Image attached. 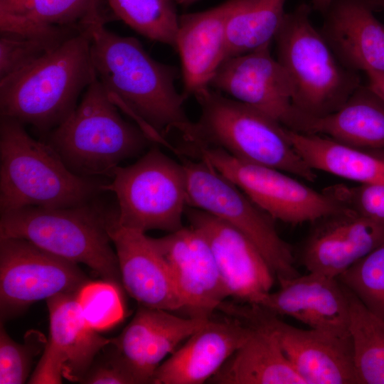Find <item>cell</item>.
<instances>
[{
	"label": "cell",
	"mask_w": 384,
	"mask_h": 384,
	"mask_svg": "<svg viewBox=\"0 0 384 384\" xmlns=\"http://www.w3.org/2000/svg\"><path fill=\"white\" fill-rule=\"evenodd\" d=\"M27 0H0V12H8Z\"/></svg>",
	"instance_id": "cell-38"
},
{
	"label": "cell",
	"mask_w": 384,
	"mask_h": 384,
	"mask_svg": "<svg viewBox=\"0 0 384 384\" xmlns=\"http://www.w3.org/2000/svg\"><path fill=\"white\" fill-rule=\"evenodd\" d=\"M186 215L190 226L207 240L228 296L260 305L276 276L258 248L238 230L203 210L188 206Z\"/></svg>",
	"instance_id": "cell-14"
},
{
	"label": "cell",
	"mask_w": 384,
	"mask_h": 384,
	"mask_svg": "<svg viewBox=\"0 0 384 384\" xmlns=\"http://www.w3.org/2000/svg\"><path fill=\"white\" fill-rule=\"evenodd\" d=\"M91 33H78L33 64L0 80V117L31 125L45 135L63 122L97 78Z\"/></svg>",
	"instance_id": "cell-2"
},
{
	"label": "cell",
	"mask_w": 384,
	"mask_h": 384,
	"mask_svg": "<svg viewBox=\"0 0 384 384\" xmlns=\"http://www.w3.org/2000/svg\"><path fill=\"white\" fill-rule=\"evenodd\" d=\"M312 224L300 253L310 272L337 278L384 241V222L348 209Z\"/></svg>",
	"instance_id": "cell-18"
},
{
	"label": "cell",
	"mask_w": 384,
	"mask_h": 384,
	"mask_svg": "<svg viewBox=\"0 0 384 384\" xmlns=\"http://www.w3.org/2000/svg\"><path fill=\"white\" fill-rule=\"evenodd\" d=\"M369 0H334L321 33L347 68L384 72V24Z\"/></svg>",
	"instance_id": "cell-22"
},
{
	"label": "cell",
	"mask_w": 384,
	"mask_h": 384,
	"mask_svg": "<svg viewBox=\"0 0 384 384\" xmlns=\"http://www.w3.org/2000/svg\"><path fill=\"white\" fill-rule=\"evenodd\" d=\"M121 289L105 280L89 281L76 294V299L87 324L97 331L117 324L124 316Z\"/></svg>",
	"instance_id": "cell-33"
},
{
	"label": "cell",
	"mask_w": 384,
	"mask_h": 384,
	"mask_svg": "<svg viewBox=\"0 0 384 384\" xmlns=\"http://www.w3.org/2000/svg\"><path fill=\"white\" fill-rule=\"evenodd\" d=\"M91 58L97 79L112 102L134 119L153 142L171 147L164 137L178 132L191 140L195 123L184 110L187 98L175 86L179 70L154 59L138 39L99 23L92 28Z\"/></svg>",
	"instance_id": "cell-1"
},
{
	"label": "cell",
	"mask_w": 384,
	"mask_h": 384,
	"mask_svg": "<svg viewBox=\"0 0 384 384\" xmlns=\"http://www.w3.org/2000/svg\"><path fill=\"white\" fill-rule=\"evenodd\" d=\"M86 384H137L111 341L97 355L79 381Z\"/></svg>",
	"instance_id": "cell-36"
},
{
	"label": "cell",
	"mask_w": 384,
	"mask_h": 384,
	"mask_svg": "<svg viewBox=\"0 0 384 384\" xmlns=\"http://www.w3.org/2000/svg\"><path fill=\"white\" fill-rule=\"evenodd\" d=\"M259 306L251 305L245 320L269 327L305 384L357 383L351 336L292 326Z\"/></svg>",
	"instance_id": "cell-15"
},
{
	"label": "cell",
	"mask_w": 384,
	"mask_h": 384,
	"mask_svg": "<svg viewBox=\"0 0 384 384\" xmlns=\"http://www.w3.org/2000/svg\"><path fill=\"white\" fill-rule=\"evenodd\" d=\"M278 281L279 289L268 293L259 306L311 329L351 336L348 299L337 278L308 272Z\"/></svg>",
	"instance_id": "cell-20"
},
{
	"label": "cell",
	"mask_w": 384,
	"mask_h": 384,
	"mask_svg": "<svg viewBox=\"0 0 384 384\" xmlns=\"http://www.w3.org/2000/svg\"><path fill=\"white\" fill-rule=\"evenodd\" d=\"M113 14L144 37L176 48L178 28L174 0H107Z\"/></svg>",
	"instance_id": "cell-30"
},
{
	"label": "cell",
	"mask_w": 384,
	"mask_h": 384,
	"mask_svg": "<svg viewBox=\"0 0 384 384\" xmlns=\"http://www.w3.org/2000/svg\"><path fill=\"white\" fill-rule=\"evenodd\" d=\"M210 318L182 317L174 312L139 306L131 321L111 338L137 384L152 383L154 373L171 354Z\"/></svg>",
	"instance_id": "cell-19"
},
{
	"label": "cell",
	"mask_w": 384,
	"mask_h": 384,
	"mask_svg": "<svg viewBox=\"0 0 384 384\" xmlns=\"http://www.w3.org/2000/svg\"><path fill=\"white\" fill-rule=\"evenodd\" d=\"M186 151L230 179L274 220L294 225L347 210L288 173L241 160L219 147L197 143L187 145Z\"/></svg>",
	"instance_id": "cell-10"
},
{
	"label": "cell",
	"mask_w": 384,
	"mask_h": 384,
	"mask_svg": "<svg viewBox=\"0 0 384 384\" xmlns=\"http://www.w3.org/2000/svg\"><path fill=\"white\" fill-rule=\"evenodd\" d=\"M250 324L235 318L209 319L156 369L154 384H202L248 338Z\"/></svg>",
	"instance_id": "cell-21"
},
{
	"label": "cell",
	"mask_w": 384,
	"mask_h": 384,
	"mask_svg": "<svg viewBox=\"0 0 384 384\" xmlns=\"http://www.w3.org/2000/svg\"><path fill=\"white\" fill-rule=\"evenodd\" d=\"M239 0L179 16L175 49L181 62L183 94L195 95L209 84L225 60L226 28Z\"/></svg>",
	"instance_id": "cell-23"
},
{
	"label": "cell",
	"mask_w": 384,
	"mask_h": 384,
	"mask_svg": "<svg viewBox=\"0 0 384 384\" xmlns=\"http://www.w3.org/2000/svg\"><path fill=\"white\" fill-rule=\"evenodd\" d=\"M346 208L358 215L384 222V184H336L323 191Z\"/></svg>",
	"instance_id": "cell-35"
},
{
	"label": "cell",
	"mask_w": 384,
	"mask_h": 384,
	"mask_svg": "<svg viewBox=\"0 0 384 384\" xmlns=\"http://www.w3.org/2000/svg\"><path fill=\"white\" fill-rule=\"evenodd\" d=\"M311 11L302 4L286 13L274 38L277 60L290 78L293 105L301 118L337 110L361 85L358 73L337 59L314 26Z\"/></svg>",
	"instance_id": "cell-6"
},
{
	"label": "cell",
	"mask_w": 384,
	"mask_h": 384,
	"mask_svg": "<svg viewBox=\"0 0 384 384\" xmlns=\"http://www.w3.org/2000/svg\"><path fill=\"white\" fill-rule=\"evenodd\" d=\"M96 78L70 116L48 133L46 142L74 174L112 177L116 168L143 152L153 141L125 120Z\"/></svg>",
	"instance_id": "cell-4"
},
{
	"label": "cell",
	"mask_w": 384,
	"mask_h": 384,
	"mask_svg": "<svg viewBox=\"0 0 384 384\" xmlns=\"http://www.w3.org/2000/svg\"><path fill=\"white\" fill-rule=\"evenodd\" d=\"M297 132L325 136L357 149L384 151V100L361 84L337 110L302 118Z\"/></svg>",
	"instance_id": "cell-24"
},
{
	"label": "cell",
	"mask_w": 384,
	"mask_h": 384,
	"mask_svg": "<svg viewBox=\"0 0 384 384\" xmlns=\"http://www.w3.org/2000/svg\"><path fill=\"white\" fill-rule=\"evenodd\" d=\"M100 178L72 172L46 142L24 125L0 117V211L26 207L67 208L87 203L104 191Z\"/></svg>",
	"instance_id": "cell-3"
},
{
	"label": "cell",
	"mask_w": 384,
	"mask_h": 384,
	"mask_svg": "<svg viewBox=\"0 0 384 384\" xmlns=\"http://www.w3.org/2000/svg\"><path fill=\"white\" fill-rule=\"evenodd\" d=\"M201 116L192 142L219 147L250 163L274 168L309 181L317 177L290 142L287 127L264 112L210 87L195 95Z\"/></svg>",
	"instance_id": "cell-7"
},
{
	"label": "cell",
	"mask_w": 384,
	"mask_h": 384,
	"mask_svg": "<svg viewBox=\"0 0 384 384\" xmlns=\"http://www.w3.org/2000/svg\"><path fill=\"white\" fill-rule=\"evenodd\" d=\"M367 85L384 100V72L366 70L364 71Z\"/></svg>",
	"instance_id": "cell-37"
},
{
	"label": "cell",
	"mask_w": 384,
	"mask_h": 384,
	"mask_svg": "<svg viewBox=\"0 0 384 384\" xmlns=\"http://www.w3.org/2000/svg\"><path fill=\"white\" fill-rule=\"evenodd\" d=\"M287 132L296 151L314 170L358 183L384 184V157L373 150L351 147L325 136L288 128Z\"/></svg>",
	"instance_id": "cell-26"
},
{
	"label": "cell",
	"mask_w": 384,
	"mask_h": 384,
	"mask_svg": "<svg viewBox=\"0 0 384 384\" xmlns=\"http://www.w3.org/2000/svg\"><path fill=\"white\" fill-rule=\"evenodd\" d=\"M154 240L170 267L181 311L191 317L210 318L229 296L204 236L183 226Z\"/></svg>",
	"instance_id": "cell-16"
},
{
	"label": "cell",
	"mask_w": 384,
	"mask_h": 384,
	"mask_svg": "<svg viewBox=\"0 0 384 384\" xmlns=\"http://www.w3.org/2000/svg\"><path fill=\"white\" fill-rule=\"evenodd\" d=\"M349 334L358 384H384V320L345 286Z\"/></svg>",
	"instance_id": "cell-29"
},
{
	"label": "cell",
	"mask_w": 384,
	"mask_h": 384,
	"mask_svg": "<svg viewBox=\"0 0 384 384\" xmlns=\"http://www.w3.org/2000/svg\"><path fill=\"white\" fill-rule=\"evenodd\" d=\"M76 294H61L46 299L49 338L28 380L31 384H59L63 378L79 382L100 351L111 338L85 321Z\"/></svg>",
	"instance_id": "cell-13"
},
{
	"label": "cell",
	"mask_w": 384,
	"mask_h": 384,
	"mask_svg": "<svg viewBox=\"0 0 384 384\" xmlns=\"http://www.w3.org/2000/svg\"><path fill=\"white\" fill-rule=\"evenodd\" d=\"M188 206L203 210L234 227L258 248L276 278L299 275L290 245L278 234L274 219L238 186L209 164L182 158Z\"/></svg>",
	"instance_id": "cell-9"
},
{
	"label": "cell",
	"mask_w": 384,
	"mask_h": 384,
	"mask_svg": "<svg viewBox=\"0 0 384 384\" xmlns=\"http://www.w3.org/2000/svg\"><path fill=\"white\" fill-rule=\"evenodd\" d=\"M271 43L225 60L209 87L270 116L295 130L301 115L292 102V85L283 66L270 53Z\"/></svg>",
	"instance_id": "cell-12"
},
{
	"label": "cell",
	"mask_w": 384,
	"mask_h": 384,
	"mask_svg": "<svg viewBox=\"0 0 384 384\" xmlns=\"http://www.w3.org/2000/svg\"><path fill=\"white\" fill-rule=\"evenodd\" d=\"M111 178L102 190L115 195L120 225L169 233L183 227L188 198L182 162L154 146L134 164L116 168Z\"/></svg>",
	"instance_id": "cell-8"
},
{
	"label": "cell",
	"mask_w": 384,
	"mask_h": 384,
	"mask_svg": "<svg viewBox=\"0 0 384 384\" xmlns=\"http://www.w3.org/2000/svg\"><path fill=\"white\" fill-rule=\"evenodd\" d=\"M374 10L379 9L384 11V0H369Z\"/></svg>",
	"instance_id": "cell-40"
},
{
	"label": "cell",
	"mask_w": 384,
	"mask_h": 384,
	"mask_svg": "<svg viewBox=\"0 0 384 384\" xmlns=\"http://www.w3.org/2000/svg\"><path fill=\"white\" fill-rule=\"evenodd\" d=\"M174 1L177 5H180L182 6H188L193 4L194 3H196V1L199 0H174Z\"/></svg>",
	"instance_id": "cell-41"
},
{
	"label": "cell",
	"mask_w": 384,
	"mask_h": 384,
	"mask_svg": "<svg viewBox=\"0 0 384 384\" xmlns=\"http://www.w3.org/2000/svg\"><path fill=\"white\" fill-rule=\"evenodd\" d=\"M80 32L74 28L54 26L31 35L1 33L0 80L33 64Z\"/></svg>",
	"instance_id": "cell-31"
},
{
	"label": "cell",
	"mask_w": 384,
	"mask_h": 384,
	"mask_svg": "<svg viewBox=\"0 0 384 384\" xmlns=\"http://www.w3.org/2000/svg\"><path fill=\"white\" fill-rule=\"evenodd\" d=\"M248 338L208 383L215 384H305L283 352L274 332L257 321Z\"/></svg>",
	"instance_id": "cell-25"
},
{
	"label": "cell",
	"mask_w": 384,
	"mask_h": 384,
	"mask_svg": "<svg viewBox=\"0 0 384 384\" xmlns=\"http://www.w3.org/2000/svg\"><path fill=\"white\" fill-rule=\"evenodd\" d=\"M287 0H239L226 28L225 60L255 50L274 40Z\"/></svg>",
	"instance_id": "cell-28"
},
{
	"label": "cell",
	"mask_w": 384,
	"mask_h": 384,
	"mask_svg": "<svg viewBox=\"0 0 384 384\" xmlns=\"http://www.w3.org/2000/svg\"><path fill=\"white\" fill-rule=\"evenodd\" d=\"M106 21L100 0H27L10 11L0 12L1 32L16 34L48 26L85 31Z\"/></svg>",
	"instance_id": "cell-27"
},
{
	"label": "cell",
	"mask_w": 384,
	"mask_h": 384,
	"mask_svg": "<svg viewBox=\"0 0 384 384\" xmlns=\"http://www.w3.org/2000/svg\"><path fill=\"white\" fill-rule=\"evenodd\" d=\"M47 341L41 332L29 331L23 343L14 341L3 322L0 326V384H22L30 373L35 356L43 351Z\"/></svg>",
	"instance_id": "cell-34"
},
{
	"label": "cell",
	"mask_w": 384,
	"mask_h": 384,
	"mask_svg": "<svg viewBox=\"0 0 384 384\" xmlns=\"http://www.w3.org/2000/svg\"><path fill=\"white\" fill-rule=\"evenodd\" d=\"M312 9L325 14L334 0H311Z\"/></svg>",
	"instance_id": "cell-39"
},
{
	"label": "cell",
	"mask_w": 384,
	"mask_h": 384,
	"mask_svg": "<svg viewBox=\"0 0 384 384\" xmlns=\"http://www.w3.org/2000/svg\"><path fill=\"white\" fill-rule=\"evenodd\" d=\"M111 209L94 201L67 208L26 207L1 213L0 238H22L56 256L90 267L123 287L108 232Z\"/></svg>",
	"instance_id": "cell-5"
},
{
	"label": "cell",
	"mask_w": 384,
	"mask_h": 384,
	"mask_svg": "<svg viewBox=\"0 0 384 384\" xmlns=\"http://www.w3.org/2000/svg\"><path fill=\"white\" fill-rule=\"evenodd\" d=\"M337 279L384 320V241Z\"/></svg>",
	"instance_id": "cell-32"
},
{
	"label": "cell",
	"mask_w": 384,
	"mask_h": 384,
	"mask_svg": "<svg viewBox=\"0 0 384 384\" xmlns=\"http://www.w3.org/2000/svg\"><path fill=\"white\" fill-rule=\"evenodd\" d=\"M22 238H0L1 321L32 304L77 293L90 281L78 267Z\"/></svg>",
	"instance_id": "cell-11"
},
{
	"label": "cell",
	"mask_w": 384,
	"mask_h": 384,
	"mask_svg": "<svg viewBox=\"0 0 384 384\" xmlns=\"http://www.w3.org/2000/svg\"><path fill=\"white\" fill-rule=\"evenodd\" d=\"M108 232L115 248L123 288L139 306L181 311V304L169 264L146 233L127 228L111 208Z\"/></svg>",
	"instance_id": "cell-17"
}]
</instances>
